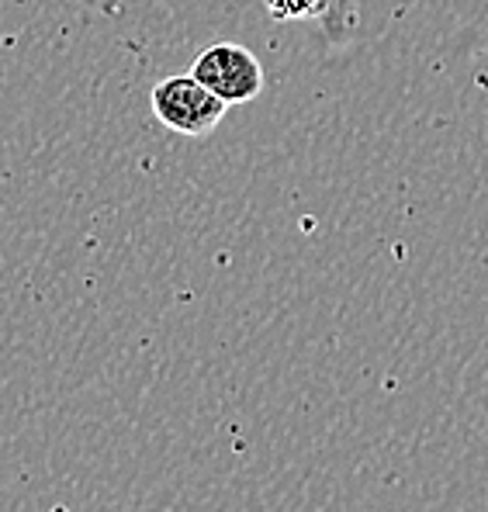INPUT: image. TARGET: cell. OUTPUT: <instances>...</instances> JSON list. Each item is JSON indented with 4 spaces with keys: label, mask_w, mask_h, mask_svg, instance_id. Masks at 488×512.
I'll return each instance as SVG.
<instances>
[{
    "label": "cell",
    "mask_w": 488,
    "mask_h": 512,
    "mask_svg": "<svg viewBox=\"0 0 488 512\" xmlns=\"http://www.w3.org/2000/svg\"><path fill=\"white\" fill-rule=\"evenodd\" d=\"M149 101H153L156 122L177 135H187V139H201V135L215 132L229 111V104L219 101L194 73L160 80Z\"/></svg>",
    "instance_id": "obj_1"
},
{
    "label": "cell",
    "mask_w": 488,
    "mask_h": 512,
    "mask_svg": "<svg viewBox=\"0 0 488 512\" xmlns=\"http://www.w3.org/2000/svg\"><path fill=\"white\" fill-rule=\"evenodd\" d=\"M191 73L212 90L219 101L232 104H246L253 97H260L264 90V66L253 56L246 45L236 42H215L194 59Z\"/></svg>",
    "instance_id": "obj_2"
},
{
    "label": "cell",
    "mask_w": 488,
    "mask_h": 512,
    "mask_svg": "<svg viewBox=\"0 0 488 512\" xmlns=\"http://www.w3.org/2000/svg\"><path fill=\"white\" fill-rule=\"evenodd\" d=\"M267 14L274 21H322L326 0H267Z\"/></svg>",
    "instance_id": "obj_3"
},
{
    "label": "cell",
    "mask_w": 488,
    "mask_h": 512,
    "mask_svg": "<svg viewBox=\"0 0 488 512\" xmlns=\"http://www.w3.org/2000/svg\"><path fill=\"white\" fill-rule=\"evenodd\" d=\"M357 21V4L354 0H326V18H322V28H326L333 39L347 35Z\"/></svg>",
    "instance_id": "obj_4"
}]
</instances>
